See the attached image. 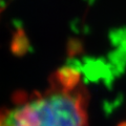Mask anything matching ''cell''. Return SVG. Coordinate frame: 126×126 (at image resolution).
Instances as JSON below:
<instances>
[{"mask_svg": "<svg viewBox=\"0 0 126 126\" xmlns=\"http://www.w3.org/2000/svg\"><path fill=\"white\" fill-rule=\"evenodd\" d=\"M53 86L45 96L34 94L15 110L4 126H87L84 89L76 94Z\"/></svg>", "mask_w": 126, "mask_h": 126, "instance_id": "cell-1", "label": "cell"}, {"mask_svg": "<svg viewBox=\"0 0 126 126\" xmlns=\"http://www.w3.org/2000/svg\"><path fill=\"white\" fill-rule=\"evenodd\" d=\"M53 86L65 92H73L81 81V70L72 64L61 66L52 77Z\"/></svg>", "mask_w": 126, "mask_h": 126, "instance_id": "cell-2", "label": "cell"}, {"mask_svg": "<svg viewBox=\"0 0 126 126\" xmlns=\"http://www.w3.org/2000/svg\"><path fill=\"white\" fill-rule=\"evenodd\" d=\"M32 49L31 41L26 35V32L22 26H18L13 34L10 44V50L15 57L21 58Z\"/></svg>", "mask_w": 126, "mask_h": 126, "instance_id": "cell-3", "label": "cell"}, {"mask_svg": "<svg viewBox=\"0 0 126 126\" xmlns=\"http://www.w3.org/2000/svg\"><path fill=\"white\" fill-rule=\"evenodd\" d=\"M66 53L68 59H75V57L84 53V44L78 38H69L66 43Z\"/></svg>", "mask_w": 126, "mask_h": 126, "instance_id": "cell-4", "label": "cell"}, {"mask_svg": "<svg viewBox=\"0 0 126 126\" xmlns=\"http://www.w3.org/2000/svg\"><path fill=\"white\" fill-rule=\"evenodd\" d=\"M117 126H126V121H123V122H121V123H119Z\"/></svg>", "mask_w": 126, "mask_h": 126, "instance_id": "cell-5", "label": "cell"}]
</instances>
